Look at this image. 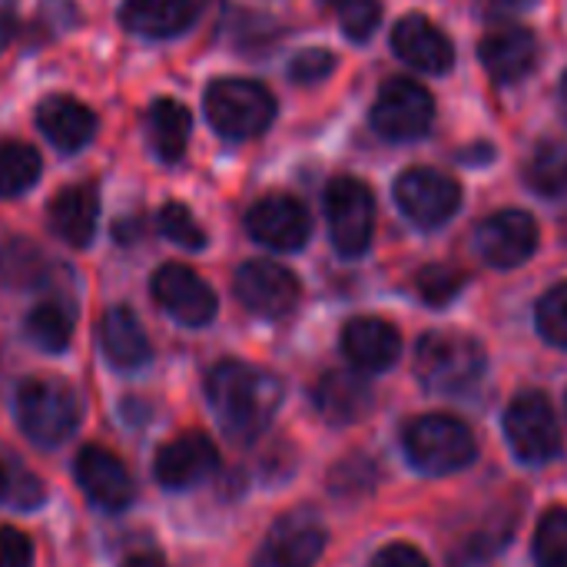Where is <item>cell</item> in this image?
<instances>
[{
  "label": "cell",
  "mask_w": 567,
  "mask_h": 567,
  "mask_svg": "<svg viewBox=\"0 0 567 567\" xmlns=\"http://www.w3.org/2000/svg\"><path fill=\"white\" fill-rule=\"evenodd\" d=\"M538 332L551 342L567 349V282L555 286L551 292H545V299L538 302Z\"/></svg>",
  "instance_id": "obj_33"
},
{
  "label": "cell",
  "mask_w": 567,
  "mask_h": 567,
  "mask_svg": "<svg viewBox=\"0 0 567 567\" xmlns=\"http://www.w3.org/2000/svg\"><path fill=\"white\" fill-rule=\"evenodd\" d=\"M123 567H166L163 565V558L159 555H150V551H143V555H133V558H126Z\"/></svg>",
  "instance_id": "obj_40"
},
{
  "label": "cell",
  "mask_w": 567,
  "mask_h": 567,
  "mask_svg": "<svg viewBox=\"0 0 567 567\" xmlns=\"http://www.w3.org/2000/svg\"><path fill=\"white\" fill-rule=\"evenodd\" d=\"M342 352L355 369L382 372V369H392L395 359L402 355V336L392 322L375 319V316H362V319H352L346 326Z\"/></svg>",
  "instance_id": "obj_19"
},
{
  "label": "cell",
  "mask_w": 567,
  "mask_h": 567,
  "mask_svg": "<svg viewBox=\"0 0 567 567\" xmlns=\"http://www.w3.org/2000/svg\"><path fill=\"white\" fill-rule=\"evenodd\" d=\"M216 468H219V452H216L213 439H206L203 432L176 435L153 458V475L169 492L193 488L203 478H209Z\"/></svg>",
  "instance_id": "obj_14"
},
{
  "label": "cell",
  "mask_w": 567,
  "mask_h": 567,
  "mask_svg": "<svg viewBox=\"0 0 567 567\" xmlns=\"http://www.w3.org/2000/svg\"><path fill=\"white\" fill-rule=\"evenodd\" d=\"M120 20L130 33L150 40L179 37L196 20V0H123Z\"/></svg>",
  "instance_id": "obj_23"
},
{
  "label": "cell",
  "mask_w": 567,
  "mask_h": 567,
  "mask_svg": "<svg viewBox=\"0 0 567 567\" xmlns=\"http://www.w3.org/2000/svg\"><path fill=\"white\" fill-rule=\"evenodd\" d=\"M156 226L169 243H176L183 249H203L206 246V229L196 223V216L183 203H166L156 216Z\"/></svg>",
  "instance_id": "obj_31"
},
{
  "label": "cell",
  "mask_w": 567,
  "mask_h": 567,
  "mask_svg": "<svg viewBox=\"0 0 567 567\" xmlns=\"http://www.w3.org/2000/svg\"><path fill=\"white\" fill-rule=\"evenodd\" d=\"M73 478L86 492V498L106 512H123L133 502V478L110 449L83 445L73 462Z\"/></svg>",
  "instance_id": "obj_15"
},
{
  "label": "cell",
  "mask_w": 567,
  "mask_h": 567,
  "mask_svg": "<svg viewBox=\"0 0 567 567\" xmlns=\"http://www.w3.org/2000/svg\"><path fill=\"white\" fill-rule=\"evenodd\" d=\"M23 332L27 339L40 349V352H63L73 339V309L66 302H40L27 312V322H23Z\"/></svg>",
  "instance_id": "obj_26"
},
{
  "label": "cell",
  "mask_w": 567,
  "mask_h": 567,
  "mask_svg": "<svg viewBox=\"0 0 567 567\" xmlns=\"http://www.w3.org/2000/svg\"><path fill=\"white\" fill-rule=\"evenodd\" d=\"M538 53H542L538 40L525 27H498L478 47L482 66L502 86H512V83L525 80L538 66Z\"/></svg>",
  "instance_id": "obj_17"
},
{
  "label": "cell",
  "mask_w": 567,
  "mask_h": 567,
  "mask_svg": "<svg viewBox=\"0 0 567 567\" xmlns=\"http://www.w3.org/2000/svg\"><path fill=\"white\" fill-rule=\"evenodd\" d=\"M326 3L336 10V17H339L349 40H369L375 33L379 20H382V3L379 0H326Z\"/></svg>",
  "instance_id": "obj_32"
},
{
  "label": "cell",
  "mask_w": 567,
  "mask_h": 567,
  "mask_svg": "<svg viewBox=\"0 0 567 567\" xmlns=\"http://www.w3.org/2000/svg\"><path fill=\"white\" fill-rule=\"evenodd\" d=\"M13 37H17V20H13V13H10V10H0V50H3Z\"/></svg>",
  "instance_id": "obj_39"
},
{
  "label": "cell",
  "mask_w": 567,
  "mask_h": 567,
  "mask_svg": "<svg viewBox=\"0 0 567 567\" xmlns=\"http://www.w3.org/2000/svg\"><path fill=\"white\" fill-rule=\"evenodd\" d=\"M322 548H326V532L312 518L289 515L269 532V538L262 542L249 567H312L319 561Z\"/></svg>",
  "instance_id": "obj_16"
},
{
  "label": "cell",
  "mask_w": 567,
  "mask_h": 567,
  "mask_svg": "<svg viewBox=\"0 0 567 567\" xmlns=\"http://www.w3.org/2000/svg\"><path fill=\"white\" fill-rule=\"evenodd\" d=\"M189 130H193V116L179 100H153L146 110V140L150 150L156 153V159L163 163H179L186 146H189Z\"/></svg>",
  "instance_id": "obj_25"
},
{
  "label": "cell",
  "mask_w": 567,
  "mask_h": 567,
  "mask_svg": "<svg viewBox=\"0 0 567 567\" xmlns=\"http://www.w3.org/2000/svg\"><path fill=\"white\" fill-rule=\"evenodd\" d=\"M100 349L106 355V362L113 369H143L153 355V346L140 326V319L133 316V309L126 306H113L103 312L100 319Z\"/></svg>",
  "instance_id": "obj_22"
},
{
  "label": "cell",
  "mask_w": 567,
  "mask_h": 567,
  "mask_svg": "<svg viewBox=\"0 0 567 567\" xmlns=\"http://www.w3.org/2000/svg\"><path fill=\"white\" fill-rule=\"evenodd\" d=\"M150 292L159 309H166L183 326H209L216 316V292L183 262H166L153 272Z\"/></svg>",
  "instance_id": "obj_11"
},
{
  "label": "cell",
  "mask_w": 567,
  "mask_h": 567,
  "mask_svg": "<svg viewBox=\"0 0 567 567\" xmlns=\"http://www.w3.org/2000/svg\"><path fill=\"white\" fill-rule=\"evenodd\" d=\"M40 179V153L27 143H0V199L27 193Z\"/></svg>",
  "instance_id": "obj_27"
},
{
  "label": "cell",
  "mask_w": 567,
  "mask_h": 567,
  "mask_svg": "<svg viewBox=\"0 0 567 567\" xmlns=\"http://www.w3.org/2000/svg\"><path fill=\"white\" fill-rule=\"evenodd\" d=\"M561 103H565V113H567V73H565V80H561Z\"/></svg>",
  "instance_id": "obj_42"
},
{
  "label": "cell",
  "mask_w": 567,
  "mask_h": 567,
  "mask_svg": "<svg viewBox=\"0 0 567 567\" xmlns=\"http://www.w3.org/2000/svg\"><path fill=\"white\" fill-rule=\"evenodd\" d=\"M532 0H492V7L495 10H522V7H528Z\"/></svg>",
  "instance_id": "obj_41"
},
{
  "label": "cell",
  "mask_w": 567,
  "mask_h": 567,
  "mask_svg": "<svg viewBox=\"0 0 567 567\" xmlns=\"http://www.w3.org/2000/svg\"><path fill=\"white\" fill-rule=\"evenodd\" d=\"M485 372V349L462 332H429L415 346V375L432 392H462Z\"/></svg>",
  "instance_id": "obj_4"
},
{
  "label": "cell",
  "mask_w": 567,
  "mask_h": 567,
  "mask_svg": "<svg viewBox=\"0 0 567 567\" xmlns=\"http://www.w3.org/2000/svg\"><path fill=\"white\" fill-rule=\"evenodd\" d=\"M203 110L209 126L226 140H252L276 120V96L269 86L246 76H223L206 86Z\"/></svg>",
  "instance_id": "obj_2"
},
{
  "label": "cell",
  "mask_w": 567,
  "mask_h": 567,
  "mask_svg": "<svg viewBox=\"0 0 567 567\" xmlns=\"http://www.w3.org/2000/svg\"><path fill=\"white\" fill-rule=\"evenodd\" d=\"M33 249L30 246H20V243H0V282H10V279H27V259Z\"/></svg>",
  "instance_id": "obj_37"
},
{
  "label": "cell",
  "mask_w": 567,
  "mask_h": 567,
  "mask_svg": "<svg viewBox=\"0 0 567 567\" xmlns=\"http://www.w3.org/2000/svg\"><path fill=\"white\" fill-rule=\"evenodd\" d=\"M3 478H7V472H3V465H0V492H3Z\"/></svg>",
  "instance_id": "obj_43"
},
{
  "label": "cell",
  "mask_w": 567,
  "mask_h": 567,
  "mask_svg": "<svg viewBox=\"0 0 567 567\" xmlns=\"http://www.w3.org/2000/svg\"><path fill=\"white\" fill-rule=\"evenodd\" d=\"M206 399L233 442H252L269 429L282 402V382L259 365L226 359L209 372Z\"/></svg>",
  "instance_id": "obj_1"
},
{
  "label": "cell",
  "mask_w": 567,
  "mask_h": 567,
  "mask_svg": "<svg viewBox=\"0 0 567 567\" xmlns=\"http://www.w3.org/2000/svg\"><path fill=\"white\" fill-rule=\"evenodd\" d=\"M33 565V545L17 528H0V567H30Z\"/></svg>",
  "instance_id": "obj_36"
},
{
  "label": "cell",
  "mask_w": 567,
  "mask_h": 567,
  "mask_svg": "<svg viewBox=\"0 0 567 567\" xmlns=\"http://www.w3.org/2000/svg\"><path fill=\"white\" fill-rule=\"evenodd\" d=\"M233 289H236V299L262 319H279V316L292 312L302 296L299 279L286 266L269 262V259L243 262L236 269Z\"/></svg>",
  "instance_id": "obj_10"
},
{
  "label": "cell",
  "mask_w": 567,
  "mask_h": 567,
  "mask_svg": "<svg viewBox=\"0 0 567 567\" xmlns=\"http://www.w3.org/2000/svg\"><path fill=\"white\" fill-rule=\"evenodd\" d=\"M538 239H542L538 223L525 209H502L488 216L475 233L478 256L495 269H515L528 262L538 249Z\"/></svg>",
  "instance_id": "obj_12"
},
{
  "label": "cell",
  "mask_w": 567,
  "mask_h": 567,
  "mask_svg": "<svg viewBox=\"0 0 567 567\" xmlns=\"http://www.w3.org/2000/svg\"><path fill=\"white\" fill-rule=\"evenodd\" d=\"M525 179L538 196H567V146L545 143L525 166Z\"/></svg>",
  "instance_id": "obj_28"
},
{
  "label": "cell",
  "mask_w": 567,
  "mask_h": 567,
  "mask_svg": "<svg viewBox=\"0 0 567 567\" xmlns=\"http://www.w3.org/2000/svg\"><path fill=\"white\" fill-rule=\"evenodd\" d=\"M505 435L512 452L528 465H545L561 452V425L542 392H525L508 405Z\"/></svg>",
  "instance_id": "obj_8"
},
{
  "label": "cell",
  "mask_w": 567,
  "mask_h": 567,
  "mask_svg": "<svg viewBox=\"0 0 567 567\" xmlns=\"http://www.w3.org/2000/svg\"><path fill=\"white\" fill-rule=\"evenodd\" d=\"M0 498H3L10 508H17V512H30V508H37V505H43L47 495H43V485H40L37 475H30V472H7Z\"/></svg>",
  "instance_id": "obj_34"
},
{
  "label": "cell",
  "mask_w": 567,
  "mask_h": 567,
  "mask_svg": "<svg viewBox=\"0 0 567 567\" xmlns=\"http://www.w3.org/2000/svg\"><path fill=\"white\" fill-rule=\"evenodd\" d=\"M405 452L425 475H452L472 465L475 435L455 415H419L405 429Z\"/></svg>",
  "instance_id": "obj_5"
},
{
  "label": "cell",
  "mask_w": 567,
  "mask_h": 567,
  "mask_svg": "<svg viewBox=\"0 0 567 567\" xmlns=\"http://www.w3.org/2000/svg\"><path fill=\"white\" fill-rule=\"evenodd\" d=\"M332 70H336V53L326 50V47L302 50V53H296L292 63H289V76H292L296 83H319V80H326Z\"/></svg>",
  "instance_id": "obj_35"
},
{
  "label": "cell",
  "mask_w": 567,
  "mask_h": 567,
  "mask_svg": "<svg viewBox=\"0 0 567 567\" xmlns=\"http://www.w3.org/2000/svg\"><path fill=\"white\" fill-rule=\"evenodd\" d=\"M246 229L256 243L279 252H292L309 243L312 219L296 196H266L246 213Z\"/></svg>",
  "instance_id": "obj_13"
},
{
  "label": "cell",
  "mask_w": 567,
  "mask_h": 567,
  "mask_svg": "<svg viewBox=\"0 0 567 567\" xmlns=\"http://www.w3.org/2000/svg\"><path fill=\"white\" fill-rule=\"evenodd\" d=\"M435 123V96L409 76L389 80L372 106V126L379 136L392 143H409L429 133Z\"/></svg>",
  "instance_id": "obj_6"
},
{
  "label": "cell",
  "mask_w": 567,
  "mask_h": 567,
  "mask_svg": "<svg viewBox=\"0 0 567 567\" xmlns=\"http://www.w3.org/2000/svg\"><path fill=\"white\" fill-rule=\"evenodd\" d=\"M395 53L425 73H445L455 63V47L442 27H435L425 13H409L392 30Z\"/></svg>",
  "instance_id": "obj_18"
},
{
  "label": "cell",
  "mask_w": 567,
  "mask_h": 567,
  "mask_svg": "<svg viewBox=\"0 0 567 567\" xmlns=\"http://www.w3.org/2000/svg\"><path fill=\"white\" fill-rule=\"evenodd\" d=\"M395 203L399 209L422 229H435L442 223H449L458 206H462V186L458 179L429 169V166H415L409 173L399 176L395 183Z\"/></svg>",
  "instance_id": "obj_9"
},
{
  "label": "cell",
  "mask_w": 567,
  "mask_h": 567,
  "mask_svg": "<svg viewBox=\"0 0 567 567\" xmlns=\"http://www.w3.org/2000/svg\"><path fill=\"white\" fill-rule=\"evenodd\" d=\"M13 412H17V425L23 429V435L40 449H53L66 442L80 425L76 392L63 379H50V375L27 379L17 389Z\"/></svg>",
  "instance_id": "obj_3"
},
{
  "label": "cell",
  "mask_w": 567,
  "mask_h": 567,
  "mask_svg": "<svg viewBox=\"0 0 567 567\" xmlns=\"http://www.w3.org/2000/svg\"><path fill=\"white\" fill-rule=\"evenodd\" d=\"M96 213H100V196L93 186H66L50 199L47 226L66 246L83 249V246H90V239L96 233Z\"/></svg>",
  "instance_id": "obj_21"
},
{
  "label": "cell",
  "mask_w": 567,
  "mask_h": 567,
  "mask_svg": "<svg viewBox=\"0 0 567 567\" xmlns=\"http://www.w3.org/2000/svg\"><path fill=\"white\" fill-rule=\"evenodd\" d=\"M37 126L60 153H76L93 140L96 113L86 103H80L76 96L56 93L37 106Z\"/></svg>",
  "instance_id": "obj_20"
},
{
  "label": "cell",
  "mask_w": 567,
  "mask_h": 567,
  "mask_svg": "<svg viewBox=\"0 0 567 567\" xmlns=\"http://www.w3.org/2000/svg\"><path fill=\"white\" fill-rule=\"evenodd\" d=\"M535 558L542 567H567V512L551 508L535 535Z\"/></svg>",
  "instance_id": "obj_30"
},
{
  "label": "cell",
  "mask_w": 567,
  "mask_h": 567,
  "mask_svg": "<svg viewBox=\"0 0 567 567\" xmlns=\"http://www.w3.org/2000/svg\"><path fill=\"white\" fill-rule=\"evenodd\" d=\"M465 282H468V276L445 262H432V266L419 269V276H415V289L429 306H449L465 289Z\"/></svg>",
  "instance_id": "obj_29"
},
{
  "label": "cell",
  "mask_w": 567,
  "mask_h": 567,
  "mask_svg": "<svg viewBox=\"0 0 567 567\" xmlns=\"http://www.w3.org/2000/svg\"><path fill=\"white\" fill-rule=\"evenodd\" d=\"M316 409L322 412L326 422L332 425H352L369 415L372 409V389L365 379L352 372H329L316 382L312 389Z\"/></svg>",
  "instance_id": "obj_24"
},
{
  "label": "cell",
  "mask_w": 567,
  "mask_h": 567,
  "mask_svg": "<svg viewBox=\"0 0 567 567\" xmlns=\"http://www.w3.org/2000/svg\"><path fill=\"white\" fill-rule=\"evenodd\" d=\"M326 216L332 243L342 256H362L375 229L372 189L355 176H336L326 189Z\"/></svg>",
  "instance_id": "obj_7"
},
{
  "label": "cell",
  "mask_w": 567,
  "mask_h": 567,
  "mask_svg": "<svg viewBox=\"0 0 567 567\" xmlns=\"http://www.w3.org/2000/svg\"><path fill=\"white\" fill-rule=\"evenodd\" d=\"M372 567H429V558L415 548V545H389L382 548L375 558H372Z\"/></svg>",
  "instance_id": "obj_38"
}]
</instances>
